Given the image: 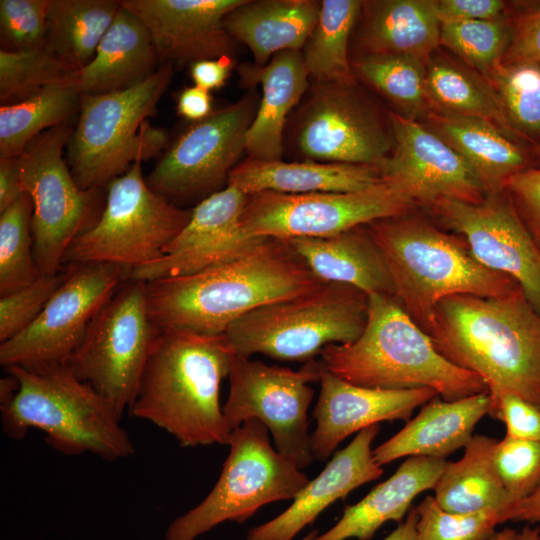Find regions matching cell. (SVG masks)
Returning a JSON list of instances; mask_svg holds the SVG:
<instances>
[{
	"instance_id": "cell-33",
	"label": "cell",
	"mask_w": 540,
	"mask_h": 540,
	"mask_svg": "<svg viewBox=\"0 0 540 540\" xmlns=\"http://www.w3.org/2000/svg\"><path fill=\"white\" fill-rule=\"evenodd\" d=\"M496 443L495 438L474 435L459 460L446 461L433 487L434 498L442 509L452 513L502 511L513 503L494 464Z\"/></svg>"
},
{
	"instance_id": "cell-29",
	"label": "cell",
	"mask_w": 540,
	"mask_h": 540,
	"mask_svg": "<svg viewBox=\"0 0 540 540\" xmlns=\"http://www.w3.org/2000/svg\"><path fill=\"white\" fill-rule=\"evenodd\" d=\"M159 61L146 25L120 5L94 58L78 71L75 87L81 95L126 90L153 75L161 65Z\"/></svg>"
},
{
	"instance_id": "cell-54",
	"label": "cell",
	"mask_w": 540,
	"mask_h": 540,
	"mask_svg": "<svg viewBox=\"0 0 540 540\" xmlns=\"http://www.w3.org/2000/svg\"><path fill=\"white\" fill-rule=\"evenodd\" d=\"M507 521L538 524L540 528V484L528 496L513 502L500 513V523Z\"/></svg>"
},
{
	"instance_id": "cell-55",
	"label": "cell",
	"mask_w": 540,
	"mask_h": 540,
	"mask_svg": "<svg viewBox=\"0 0 540 540\" xmlns=\"http://www.w3.org/2000/svg\"><path fill=\"white\" fill-rule=\"evenodd\" d=\"M417 520L418 514L414 508L408 513L406 520L401 522L384 540H417Z\"/></svg>"
},
{
	"instance_id": "cell-13",
	"label": "cell",
	"mask_w": 540,
	"mask_h": 540,
	"mask_svg": "<svg viewBox=\"0 0 540 540\" xmlns=\"http://www.w3.org/2000/svg\"><path fill=\"white\" fill-rule=\"evenodd\" d=\"M291 114V139L308 161L378 166L392 152L390 121L358 83L311 82Z\"/></svg>"
},
{
	"instance_id": "cell-14",
	"label": "cell",
	"mask_w": 540,
	"mask_h": 540,
	"mask_svg": "<svg viewBox=\"0 0 540 540\" xmlns=\"http://www.w3.org/2000/svg\"><path fill=\"white\" fill-rule=\"evenodd\" d=\"M321 362L312 359L298 370L267 365L235 354L229 377V394L222 406L227 427L232 432L252 419L271 432L275 449L300 469L314 456L308 432V408L320 379Z\"/></svg>"
},
{
	"instance_id": "cell-38",
	"label": "cell",
	"mask_w": 540,
	"mask_h": 540,
	"mask_svg": "<svg viewBox=\"0 0 540 540\" xmlns=\"http://www.w3.org/2000/svg\"><path fill=\"white\" fill-rule=\"evenodd\" d=\"M360 79L394 108L393 112L421 122L430 111L425 94L426 60L408 55H364L350 58Z\"/></svg>"
},
{
	"instance_id": "cell-23",
	"label": "cell",
	"mask_w": 540,
	"mask_h": 540,
	"mask_svg": "<svg viewBox=\"0 0 540 540\" xmlns=\"http://www.w3.org/2000/svg\"><path fill=\"white\" fill-rule=\"evenodd\" d=\"M380 425L357 433L342 450L334 454L326 467L293 499V503L272 520L251 528L247 540H293L321 512L351 491L378 479L383 468L373 457L372 442Z\"/></svg>"
},
{
	"instance_id": "cell-50",
	"label": "cell",
	"mask_w": 540,
	"mask_h": 540,
	"mask_svg": "<svg viewBox=\"0 0 540 540\" xmlns=\"http://www.w3.org/2000/svg\"><path fill=\"white\" fill-rule=\"evenodd\" d=\"M441 23L493 20L512 16L511 5L501 0H435Z\"/></svg>"
},
{
	"instance_id": "cell-18",
	"label": "cell",
	"mask_w": 540,
	"mask_h": 540,
	"mask_svg": "<svg viewBox=\"0 0 540 540\" xmlns=\"http://www.w3.org/2000/svg\"><path fill=\"white\" fill-rule=\"evenodd\" d=\"M425 207L464 239L480 264L516 281L540 314V249L505 189L479 203L441 198Z\"/></svg>"
},
{
	"instance_id": "cell-21",
	"label": "cell",
	"mask_w": 540,
	"mask_h": 540,
	"mask_svg": "<svg viewBox=\"0 0 540 540\" xmlns=\"http://www.w3.org/2000/svg\"><path fill=\"white\" fill-rule=\"evenodd\" d=\"M320 394L310 435L314 458L327 459L348 436L382 421L408 422L413 411L439 396L431 388L381 389L352 384L322 364Z\"/></svg>"
},
{
	"instance_id": "cell-44",
	"label": "cell",
	"mask_w": 540,
	"mask_h": 540,
	"mask_svg": "<svg viewBox=\"0 0 540 540\" xmlns=\"http://www.w3.org/2000/svg\"><path fill=\"white\" fill-rule=\"evenodd\" d=\"M493 460L503 486L512 500L530 495L540 484V440H497Z\"/></svg>"
},
{
	"instance_id": "cell-22",
	"label": "cell",
	"mask_w": 540,
	"mask_h": 540,
	"mask_svg": "<svg viewBox=\"0 0 540 540\" xmlns=\"http://www.w3.org/2000/svg\"><path fill=\"white\" fill-rule=\"evenodd\" d=\"M243 0H120L148 28L163 63L233 58L225 16Z\"/></svg>"
},
{
	"instance_id": "cell-52",
	"label": "cell",
	"mask_w": 540,
	"mask_h": 540,
	"mask_svg": "<svg viewBox=\"0 0 540 540\" xmlns=\"http://www.w3.org/2000/svg\"><path fill=\"white\" fill-rule=\"evenodd\" d=\"M20 157H0V212L25 194Z\"/></svg>"
},
{
	"instance_id": "cell-47",
	"label": "cell",
	"mask_w": 540,
	"mask_h": 540,
	"mask_svg": "<svg viewBox=\"0 0 540 540\" xmlns=\"http://www.w3.org/2000/svg\"><path fill=\"white\" fill-rule=\"evenodd\" d=\"M488 392V414L505 424L506 436L521 440H540V406L506 391Z\"/></svg>"
},
{
	"instance_id": "cell-51",
	"label": "cell",
	"mask_w": 540,
	"mask_h": 540,
	"mask_svg": "<svg viewBox=\"0 0 540 540\" xmlns=\"http://www.w3.org/2000/svg\"><path fill=\"white\" fill-rule=\"evenodd\" d=\"M233 67L230 57L200 60L190 65V76L196 86L210 92L225 84Z\"/></svg>"
},
{
	"instance_id": "cell-32",
	"label": "cell",
	"mask_w": 540,
	"mask_h": 540,
	"mask_svg": "<svg viewBox=\"0 0 540 540\" xmlns=\"http://www.w3.org/2000/svg\"><path fill=\"white\" fill-rule=\"evenodd\" d=\"M445 463L440 458L408 457L392 476L356 504L346 506L340 520L312 540H370L384 523L400 522L415 497L433 489Z\"/></svg>"
},
{
	"instance_id": "cell-25",
	"label": "cell",
	"mask_w": 540,
	"mask_h": 540,
	"mask_svg": "<svg viewBox=\"0 0 540 540\" xmlns=\"http://www.w3.org/2000/svg\"><path fill=\"white\" fill-rule=\"evenodd\" d=\"M489 406L488 390L452 401L436 396L399 432L373 449V457L380 466L402 457L445 459L469 443Z\"/></svg>"
},
{
	"instance_id": "cell-7",
	"label": "cell",
	"mask_w": 540,
	"mask_h": 540,
	"mask_svg": "<svg viewBox=\"0 0 540 540\" xmlns=\"http://www.w3.org/2000/svg\"><path fill=\"white\" fill-rule=\"evenodd\" d=\"M173 75L165 62L129 89L82 95L75 128L67 143L70 171L83 190L100 189L136 162L155 157L167 143L165 131L150 125Z\"/></svg>"
},
{
	"instance_id": "cell-40",
	"label": "cell",
	"mask_w": 540,
	"mask_h": 540,
	"mask_svg": "<svg viewBox=\"0 0 540 540\" xmlns=\"http://www.w3.org/2000/svg\"><path fill=\"white\" fill-rule=\"evenodd\" d=\"M485 78L513 133L532 147L540 143V62L501 63Z\"/></svg>"
},
{
	"instance_id": "cell-58",
	"label": "cell",
	"mask_w": 540,
	"mask_h": 540,
	"mask_svg": "<svg viewBox=\"0 0 540 540\" xmlns=\"http://www.w3.org/2000/svg\"><path fill=\"white\" fill-rule=\"evenodd\" d=\"M532 156L534 159V167H540V143L532 147Z\"/></svg>"
},
{
	"instance_id": "cell-9",
	"label": "cell",
	"mask_w": 540,
	"mask_h": 540,
	"mask_svg": "<svg viewBox=\"0 0 540 540\" xmlns=\"http://www.w3.org/2000/svg\"><path fill=\"white\" fill-rule=\"evenodd\" d=\"M228 445L215 486L168 525L165 540H195L223 522L243 523L264 505L294 499L309 482L295 463L272 447L268 429L259 420L234 429Z\"/></svg>"
},
{
	"instance_id": "cell-24",
	"label": "cell",
	"mask_w": 540,
	"mask_h": 540,
	"mask_svg": "<svg viewBox=\"0 0 540 540\" xmlns=\"http://www.w3.org/2000/svg\"><path fill=\"white\" fill-rule=\"evenodd\" d=\"M238 72L243 86L260 84L262 88L256 114L246 134L245 151L249 158L257 160H281L288 118L309 87L302 52H279L262 67L243 63Z\"/></svg>"
},
{
	"instance_id": "cell-53",
	"label": "cell",
	"mask_w": 540,
	"mask_h": 540,
	"mask_svg": "<svg viewBox=\"0 0 540 540\" xmlns=\"http://www.w3.org/2000/svg\"><path fill=\"white\" fill-rule=\"evenodd\" d=\"M176 109L181 117L199 122L213 112L211 95L196 85L186 87L178 94Z\"/></svg>"
},
{
	"instance_id": "cell-20",
	"label": "cell",
	"mask_w": 540,
	"mask_h": 540,
	"mask_svg": "<svg viewBox=\"0 0 540 540\" xmlns=\"http://www.w3.org/2000/svg\"><path fill=\"white\" fill-rule=\"evenodd\" d=\"M246 199L245 193L231 185L204 197L163 256L131 270L128 279L149 282L189 275L251 252L266 238L244 230L241 217Z\"/></svg>"
},
{
	"instance_id": "cell-37",
	"label": "cell",
	"mask_w": 540,
	"mask_h": 540,
	"mask_svg": "<svg viewBox=\"0 0 540 540\" xmlns=\"http://www.w3.org/2000/svg\"><path fill=\"white\" fill-rule=\"evenodd\" d=\"M82 95L74 86L46 89L0 106V157H20L29 144L79 113Z\"/></svg>"
},
{
	"instance_id": "cell-41",
	"label": "cell",
	"mask_w": 540,
	"mask_h": 540,
	"mask_svg": "<svg viewBox=\"0 0 540 540\" xmlns=\"http://www.w3.org/2000/svg\"><path fill=\"white\" fill-rule=\"evenodd\" d=\"M512 32L513 16L441 23L440 45L485 77L501 64Z\"/></svg>"
},
{
	"instance_id": "cell-26",
	"label": "cell",
	"mask_w": 540,
	"mask_h": 540,
	"mask_svg": "<svg viewBox=\"0 0 540 540\" xmlns=\"http://www.w3.org/2000/svg\"><path fill=\"white\" fill-rule=\"evenodd\" d=\"M435 0L362 1L353 29L355 56L408 55L427 60L440 45Z\"/></svg>"
},
{
	"instance_id": "cell-11",
	"label": "cell",
	"mask_w": 540,
	"mask_h": 540,
	"mask_svg": "<svg viewBox=\"0 0 540 540\" xmlns=\"http://www.w3.org/2000/svg\"><path fill=\"white\" fill-rule=\"evenodd\" d=\"M72 131L70 121L51 128L20 156L23 187L33 203V256L41 275L62 271L66 251L104 207L101 188L81 189L63 158Z\"/></svg>"
},
{
	"instance_id": "cell-19",
	"label": "cell",
	"mask_w": 540,
	"mask_h": 540,
	"mask_svg": "<svg viewBox=\"0 0 540 540\" xmlns=\"http://www.w3.org/2000/svg\"><path fill=\"white\" fill-rule=\"evenodd\" d=\"M394 147L378 165L382 180L416 205L441 198L479 203L485 187L466 159L422 122L388 112Z\"/></svg>"
},
{
	"instance_id": "cell-1",
	"label": "cell",
	"mask_w": 540,
	"mask_h": 540,
	"mask_svg": "<svg viewBox=\"0 0 540 540\" xmlns=\"http://www.w3.org/2000/svg\"><path fill=\"white\" fill-rule=\"evenodd\" d=\"M285 240L266 238L248 254L199 272L145 282L159 330L218 336L249 312L323 284Z\"/></svg>"
},
{
	"instance_id": "cell-34",
	"label": "cell",
	"mask_w": 540,
	"mask_h": 540,
	"mask_svg": "<svg viewBox=\"0 0 540 540\" xmlns=\"http://www.w3.org/2000/svg\"><path fill=\"white\" fill-rule=\"evenodd\" d=\"M425 66V94L430 111L484 119L518 138L484 76L438 50L426 60Z\"/></svg>"
},
{
	"instance_id": "cell-10",
	"label": "cell",
	"mask_w": 540,
	"mask_h": 540,
	"mask_svg": "<svg viewBox=\"0 0 540 540\" xmlns=\"http://www.w3.org/2000/svg\"><path fill=\"white\" fill-rule=\"evenodd\" d=\"M106 188L99 219L74 240L63 264L111 263L130 271L143 267L163 256L191 217L192 210L179 208L150 188L142 162Z\"/></svg>"
},
{
	"instance_id": "cell-45",
	"label": "cell",
	"mask_w": 540,
	"mask_h": 540,
	"mask_svg": "<svg viewBox=\"0 0 540 540\" xmlns=\"http://www.w3.org/2000/svg\"><path fill=\"white\" fill-rule=\"evenodd\" d=\"M50 0H1L0 31L4 50L42 48L47 39Z\"/></svg>"
},
{
	"instance_id": "cell-2",
	"label": "cell",
	"mask_w": 540,
	"mask_h": 540,
	"mask_svg": "<svg viewBox=\"0 0 540 540\" xmlns=\"http://www.w3.org/2000/svg\"><path fill=\"white\" fill-rule=\"evenodd\" d=\"M451 363L540 406V314L518 286L499 297L453 295L425 331Z\"/></svg>"
},
{
	"instance_id": "cell-15",
	"label": "cell",
	"mask_w": 540,
	"mask_h": 540,
	"mask_svg": "<svg viewBox=\"0 0 540 540\" xmlns=\"http://www.w3.org/2000/svg\"><path fill=\"white\" fill-rule=\"evenodd\" d=\"M415 206L411 198L384 180L349 192L262 191L247 195L241 223L248 234L256 237H328L411 212Z\"/></svg>"
},
{
	"instance_id": "cell-42",
	"label": "cell",
	"mask_w": 540,
	"mask_h": 540,
	"mask_svg": "<svg viewBox=\"0 0 540 540\" xmlns=\"http://www.w3.org/2000/svg\"><path fill=\"white\" fill-rule=\"evenodd\" d=\"M33 203L25 193L0 212V295L34 282L41 274L33 256Z\"/></svg>"
},
{
	"instance_id": "cell-59",
	"label": "cell",
	"mask_w": 540,
	"mask_h": 540,
	"mask_svg": "<svg viewBox=\"0 0 540 540\" xmlns=\"http://www.w3.org/2000/svg\"><path fill=\"white\" fill-rule=\"evenodd\" d=\"M318 535V532L316 530H313L312 532H310L308 535H306L304 538L300 539V540H312L314 539L316 536Z\"/></svg>"
},
{
	"instance_id": "cell-35",
	"label": "cell",
	"mask_w": 540,
	"mask_h": 540,
	"mask_svg": "<svg viewBox=\"0 0 540 540\" xmlns=\"http://www.w3.org/2000/svg\"><path fill=\"white\" fill-rule=\"evenodd\" d=\"M119 8L113 0H50L46 46L81 70L94 58Z\"/></svg>"
},
{
	"instance_id": "cell-12",
	"label": "cell",
	"mask_w": 540,
	"mask_h": 540,
	"mask_svg": "<svg viewBox=\"0 0 540 540\" xmlns=\"http://www.w3.org/2000/svg\"><path fill=\"white\" fill-rule=\"evenodd\" d=\"M158 330L149 315L145 282L128 279L92 319L66 364L121 418L134 399Z\"/></svg>"
},
{
	"instance_id": "cell-56",
	"label": "cell",
	"mask_w": 540,
	"mask_h": 540,
	"mask_svg": "<svg viewBox=\"0 0 540 540\" xmlns=\"http://www.w3.org/2000/svg\"><path fill=\"white\" fill-rule=\"evenodd\" d=\"M518 540H540V528L524 526L518 533Z\"/></svg>"
},
{
	"instance_id": "cell-3",
	"label": "cell",
	"mask_w": 540,
	"mask_h": 540,
	"mask_svg": "<svg viewBox=\"0 0 540 540\" xmlns=\"http://www.w3.org/2000/svg\"><path fill=\"white\" fill-rule=\"evenodd\" d=\"M233 355L224 334L158 330L130 414L165 430L182 447L228 445L231 431L219 394Z\"/></svg>"
},
{
	"instance_id": "cell-49",
	"label": "cell",
	"mask_w": 540,
	"mask_h": 540,
	"mask_svg": "<svg viewBox=\"0 0 540 540\" xmlns=\"http://www.w3.org/2000/svg\"><path fill=\"white\" fill-rule=\"evenodd\" d=\"M540 62V4L530 5L513 16V32L501 63Z\"/></svg>"
},
{
	"instance_id": "cell-4",
	"label": "cell",
	"mask_w": 540,
	"mask_h": 540,
	"mask_svg": "<svg viewBox=\"0 0 540 540\" xmlns=\"http://www.w3.org/2000/svg\"><path fill=\"white\" fill-rule=\"evenodd\" d=\"M360 336L327 345L321 364L352 384L381 389L431 388L447 401L487 391L475 373L442 356L395 296L371 294Z\"/></svg>"
},
{
	"instance_id": "cell-31",
	"label": "cell",
	"mask_w": 540,
	"mask_h": 540,
	"mask_svg": "<svg viewBox=\"0 0 540 540\" xmlns=\"http://www.w3.org/2000/svg\"><path fill=\"white\" fill-rule=\"evenodd\" d=\"M382 181L375 165L316 161H263L247 158L230 172L227 185L246 195L272 191L286 194L349 192Z\"/></svg>"
},
{
	"instance_id": "cell-43",
	"label": "cell",
	"mask_w": 540,
	"mask_h": 540,
	"mask_svg": "<svg viewBox=\"0 0 540 540\" xmlns=\"http://www.w3.org/2000/svg\"><path fill=\"white\" fill-rule=\"evenodd\" d=\"M417 540H491L500 523V510L452 513L442 509L434 496H426L416 507Z\"/></svg>"
},
{
	"instance_id": "cell-48",
	"label": "cell",
	"mask_w": 540,
	"mask_h": 540,
	"mask_svg": "<svg viewBox=\"0 0 540 540\" xmlns=\"http://www.w3.org/2000/svg\"><path fill=\"white\" fill-rule=\"evenodd\" d=\"M505 190L540 249V167L529 168L513 175L507 180Z\"/></svg>"
},
{
	"instance_id": "cell-36",
	"label": "cell",
	"mask_w": 540,
	"mask_h": 540,
	"mask_svg": "<svg viewBox=\"0 0 540 540\" xmlns=\"http://www.w3.org/2000/svg\"><path fill=\"white\" fill-rule=\"evenodd\" d=\"M362 6L358 0H322L318 21L301 50L311 82L357 83L349 56Z\"/></svg>"
},
{
	"instance_id": "cell-17",
	"label": "cell",
	"mask_w": 540,
	"mask_h": 540,
	"mask_svg": "<svg viewBox=\"0 0 540 540\" xmlns=\"http://www.w3.org/2000/svg\"><path fill=\"white\" fill-rule=\"evenodd\" d=\"M258 102V94L251 92L191 125L152 170L146 180L150 188L169 200L221 190L245 151Z\"/></svg>"
},
{
	"instance_id": "cell-27",
	"label": "cell",
	"mask_w": 540,
	"mask_h": 540,
	"mask_svg": "<svg viewBox=\"0 0 540 540\" xmlns=\"http://www.w3.org/2000/svg\"><path fill=\"white\" fill-rule=\"evenodd\" d=\"M421 122L466 159L487 195L503 191L510 177L534 167L532 147L490 121L429 111Z\"/></svg>"
},
{
	"instance_id": "cell-28",
	"label": "cell",
	"mask_w": 540,
	"mask_h": 540,
	"mask_svg": "<svg viewBox=\"0 0 540 540\" xmlns=\"http://www.w3.org/2000/svg\"><path fill=\"white\" fill-rule=\"evenodd\" d=\"M285 241L323 282L350 285L367 295H395L387 265L367 225L328 237Z\"/></svg>"
},
{
	"instance_id": "cell-16",
	"label": "cell",
	"mask_w": 540,
	"mask_h": 540,
	"mask_svg": "<svg viewBox=\"0 0 540 540\" xmlns=\"http://www.w3.org/2000/svg\"><path fill=\"white\" fill-rule=\"evenodd\" d=\"M69 266L66 279L40 315L0 344V364L4 368L66 363L84 339L92 319L130 273L111 263Z\"/></svg>"
},
{
	"instance_id": "cell-39",
	"label": "cell",
	"mask_w": 540,
	"mask_h": 540,
	"mask_svg": "<svg viewBox=\"0 0 540 540\" xmlns=\"http://www.w3.org/2000/svg\"><path fill=\"white\" fill-rule=\"evenodd\" d=\"M78 71L46 45L28 51L1 49V105L23 101L49 88L75 87Z\"/></svg>"
},
{
	"instance_id": "cell-5",
	"label": "cell",
	"mask_w": 540,
	"mask_h": 540,
	"mask_svg": "<svg viewBox=\"0 0 540 540\" xmlns=\"http://www.w3.org/2000/svg\"><path fill=\"white\" fill-rule=\"evenodd\" d=\"M367 227L387 265L395 298L424 332L437 304L449 296L499 297L519 286L480 264L461 236L413 211Z\"/></svg>"
},
{
	"instance_id": "cell-46",
	"label": "cell",
	"mask_w": 540,
	"mask_h": 540,
	"mask_svg": "<svg viewBox=\"0 0 540 540\" xmlns=\"http://www.w3.org/2000/svg\"><path fill=\"white\" fill-rule=\"evenodd\" d=\"M67 275L68 271H60L54 275H40L31 284L1 296V343L19 334L40 315Z\"/></svg>"
},
{
	"instance_id": "cell-8",
	"label": "cell",
	"mask_w": 540,
	"mask_h": 540,
	"mask_svg": "<svg viewBox=\"0 0 540 540\" xmlns=\"http://www.w3.org/2000/svg\"><path fill=\"white\" fill-rule=\"evenodd\" d=\"M369 296L350 285L325 282L291 298L263 305L232 323L224 336L235 354L310 361L330 344L362 333Z\"/></svg>"
},
{
	"instance_id": "cell-57",
	"label": "cell",
	"mask_w": 540,
	"mask_h": 540,
	"mask_svg": "<svg viewBox=\"0 0 540 540\" xmlns=\"http://www.w3.org/2000/svg\"><path fill=\"white\" fill-rule=\"evenodd\" d=\"M491 540H518V532L511 528H505L497 532Z\"/></svg>"
},
{
	"instance_id": "cell-30",
	"label": "cell",
	"mask_w": 540,
	"mask_h": 540,
	"mask_svg": "<svg viewBox=\"0 0 540 540\" xmlns=\"http://www.w3.org/2000/svg\"><path fill=\"white\" fill-rule=\"evenodd\" d=\"M316 0H243L224 18V26L245 44L254 65L265 66L282 51H301L320 13Z\"/></svg>"
},
{
	"instance_id": "cell-6",
	"label": "cell",
	"mask_w": 540,
	"mask_h": 540,
	"mask_svg": "<svg viewBox=\"0 0 540 540\" xmlns=\"http://www.w3.org/2000/svg\"><path fill=\"white\" fill-rule=\"evenodd\" d=\"M6 370L18 381L14 396L0 407L3 432L11 439H22L36 428L65 455L91 453L115 461L134 454L114 408L66 363Z\"/></svg>"
}]
</instances>
